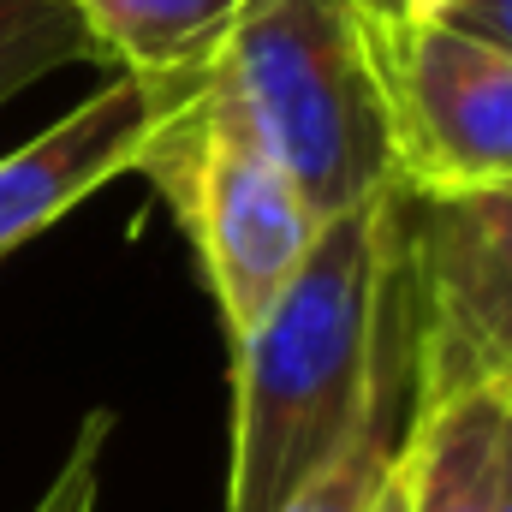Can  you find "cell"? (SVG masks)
I'll list each match as a JSON object with an SVG mask.
<instances>
[{
  "label": "cell",
  "instance_id": "cell-1",
  "mask_svg": "<svg viewBox=\"0 0 512 512\" xmlns=\"http://www.w3.org/2000/svg\"><path fill=\"white\" fill-rule=\"evenodd\" d=\"M411 376L399 185L322 221L274 310L233 346L227 512H280Z\"/></svg>",
  "mask_w": 512,
  "mask_h": 512
},
{
  "label": "cell",
  "instance_id": "cell-2",
  "mask_svg": "<svg viewBox=\"0 0 512 512\" xmlns=\"http://www.w3.org/2000/svg\"><path fill=\"white\" fill-rule=\"evenodd\" d=\"M149 96L155 137L137 173H149L155 191L173 203L227 346H239L310 256L322 215L245 114L227 66Z\"/></svg>",
  "mask_w": 512,
  "mask_h": 512
},
{
  "label": "cell",
  "instance_id": "cell-3",
  "mask_svg": "<svg viewBox=\"0 0 512 512\" xmlns=\"http://www.w3.org/2000/svg\"><path fill=\"white\" fill-rule=\"evenodd\" d=\"M221 66L322 221L393 191L382 48L352 0H251Z\"/></svg>",
  "mask_w": 512,
  "mask_h": 512
},
{
  "label": "cell",
  "instance_id": "cell-4",
  "mask_svg": "<svg viewBox=\"0 0 512 512\" xmlns=\"http://www.w3.org/2000/svg\"><path fill=\"white\" fill-rule=\"evenodd\" d=\"M411 286V405L512 393V185L459 197L399 191Z\"/></svg>",
  "mask_w": 512,
  "mask_h": 512
},
{
  "label": "cell",
  "instance_id": "cell-5",
  "mask_svg": "<svg viewBox=\"0 0 512 512\" xmlns=\"http://www.w3.org/2000/svg\"><path fill=\"white\" fill-rule=\"evenodd\" d=\"M382 48V90L393 120V185L405 197H459L512 185V54L411 18Z\"/></svg>",
  "mask_w": 512,
  "mask_h": 512
},
{
  "label": "cell",
  "instance_id": "cell-6",
  "mask_svg": "<svg viewBox=\"0 0 512 512\" xmlns=\"http://www.w3.org/2000/svg\"><path fill=\"white\" fill-rule=\"evenodd\" d=\"M149 137H155L149 84L114 72L66 120L0 155V262L36 233H48L54 221H66L84 197H96L120 173H137Z\"/></svg>",
  "mask_w": 512,
  "mask_h": 512
},
{
  "label": "cell",
  "instance_id": "cell-7",
  "mask_svg": "<svg viewBox=\"0 0 512 512\" xmlns=\"http://www.w3.org/2000/svg\"><path fill=\"white\" fill-rule=\"evenodd\" d=\"M512 393L411 405L399 441V512H501Z\"/></svg>",
  "mask_w": 512,
  "mask_h": 512
},
{
  "label": "cell",
  "instance_id": "cell-8",
  "mask_svg": "<svg viewBox=\"0 0 512 512\" xmlns=\"http://www.w3.org/2000/svg\"><path fill=\"white\" fill-rule=\"evenodd\" d=\"M251 0H72L102 66L149 90L191 84L221 66Z\"/></svg>",
  "mask_w": 512,
  "mask_h": 512
},
{
  "label": "cell",
  "instance_id": "cell-9",
  "mask_svg": "<svg viewBox=\"0 0 512 512\" xmlns=\"http://www.w3.org/2000/svg\"><path fill=\"white\" fill-rule=\"evenodd\" d=\"M405 423H411V376L387 387L382 399H376V411L358 423V435L280 512H370L376 495L387 489V477H393V465H399Z\"/></svg>",
  "mask_w": 512,
  "mask_h": 512
},
{
  "label": "cell",
  "instance_id": "cell-10",
  "mask_svg": "<svg viewBox=\"0 0 512 512\" xmlns=\"http://www.w3.org/2000/svg\"><path fill=\"white\" fill-rule=\"evenodd\" d=\"M78 60H96V48L72 0H0V108Z\"/></svg>",
  "mask_w": 512,
  "mask_h": 512
},
{
  "label": "cell",
  "instance_id": "cell-11",
  "mask_svg": "<svg viewBox=\"0 0 512 512\" xmlns=\"http://www.w3.org/2000/svg\"><path fill=\"white\" fill-rule=\"evenodd\" d=\"M108 441H114V411H90L78 441L66 447L60 471L48 477V489L36 495L30 512H96L102 501V459H108Z\"/></svg>",
  "mask_w": 512,
  "mask_h": 512
},
{
  "label": "cell",
  "instance_id": "cell-12",
  "mask_svg": "<svg viewBox=\"0 0 512 512\" xmlns=\"http://www.w3.org/2000/svg\"><path fill=\"white\" fill-rule=\"evenodd\" d=\"M441 18H447L453 30L483 36V42H495V48L512 54V0H459V6H447Z\"/></svg>",
  "mask_w": 512,
  "mask_h": 512
},
{
  "label": "cell",
  "instance_id": "cell-13",
  "mask_svg": "<svg viewBox=\"0 0 512 512\" xmlns=\"http://www.w3.org/2000/svg\"><path fill=\"white\" fill-rule=\"evenodd\" d=\"M358 12H364V24L376 30V42L393 36L399 24H411V12H417V0H352Z\"/></svg>",
  "mask_w": 512,
  "mask_h": 512
},
{
  "label": "cell",
  "instance_id": "cell-14",
  "mask_svg": "<svg viewBox=\"0 0 512 512\" xmlns=\"http://www.w3.org/2000/svg\"><path fill=\"white\" fill-rule=\"evenodd\" d=\"M370 512H399V465H393V477H387V489L376 495V507Z\"/></svg>",
  "mask_w": 512,
  "mask_h": 512
},
{
  "label": "cell",
  "instance_id": "cell-15",
  "mask_svg": "<svg viewBox=\"0 0 512 512\" xmlns=\"http://www.w3.org/2000/svg\"><path fill=\"white\" fill-rule=\"evenodd\" d=\"M501 512H512V423H507V483H501Z\"/></svg>",
  "mask_w": 512,
  "mask_h": 512
},
{
  "label": "cell",
  "instance_id": "cell-16",
  "mask_svg": "<svg viewBox=\"0 0 512 512\" xmlns=\"http://www.w3.org/2000/svg\"><path fill=\"white\" fill-rule=\"evenodd\" d=\"M447 6H459V0H417V12H411V18H441Z\"/></svg>",
  "mask_w": 512,
  "mask_h": 512
}]
</instances>
